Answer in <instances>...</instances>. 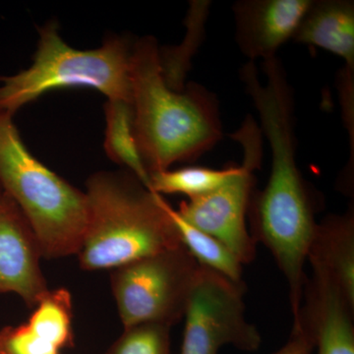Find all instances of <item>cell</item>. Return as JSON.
Listing matches in <instances>:
<instances>
[{
  "label": "cell",
  "mask_w": 354,
  "mask_h": 354,
  "mask_svg": "<svg viewBox=\"0 0 354 354\" xmlns=\"http://www.w3.org/2000/svg\"><path fill=\"white\" fill-rule=\"evenodd\" d=\"M200 268L180 245L113 270L111 291L123 327L160 324L171 328L183 320Z\"/></svg>",
  "instance_id": "5b68a950"
},
{
  "label": "cell",
  "mask_w": 354,
  "mask_h": 354,
  "mask_svg": "<svg viewBox=\"0 0 354 354\" xmlns=\"http://www.w3.org/2000/svg\"><path fill=\"white\" fill-rule=\"evenodd\" d=\"M41 258L29 223L4 193L0 197V293H15L34 308L50 290L41 271Z\"/></svg>",
  "instance_id": "ba28073f"
},
{
  "label": "cell",
  "mask_w": 354,
  "mask_h": 354,
  "mask_svg": "<svg viewBox=\"0 0 354 354\" xmlns=\"http://www.w3.org/2000/svg\"><path fill=\"white\" fill-rule=\"evenodd\" d=\"M169 214L178 232L181 244L198 264L234 283H243V265L227 246L215 237L186 223L171 206Z\"/></svg>",
  "instance_id": "5bb4252c"
},
{
  "label": "cell",
  "mask_w": 354,
  "mask_h": 354,
  "mask_svg": "<svg viewBox=\"0 0 354 354\" xmlns=\"http://www.w3.org/2000/svg\"><path fill=\"white\" fill-rule=\"evenodd\" d=\"M39 31L38 50L29 68L0 77V109L15 114L18 109L55 88H95L108 100L131 102L132 44L113 36L95 50L71 48L62 39L57 23L50 21Z\"/></svg>",
  "instance_id": "277c9868"
},
{
  "label": "cell",
  "mask_w": 354,
  "mask_h": 354,
  "mask_svg": "<svg viewBox=\"0 0 354 354\" xmlns=\"http://www.w3.org/2000/svg\"><path fill=\"white\" fill-rule=\"evenodd\" d=\"M307 262L335 283L354 305V214L330 215L318 223Z\"/></svg>",
  "instance_id": "8fae6325"
},
{
  "label": "cell",
  "mask_w": 354,
  "mask_h": 354,
  "mask_svg": "<svg viewBox=\"0 0 354 354\" xmlns=\"http://www.w3.org/2000/svg\"><path fill=\"white\" fill-rule=\"evenodd\" d=\"M106 354H171V328L160 324L124 328Z\"/></svg>",
  "instance_id": "2e32d148"
},
{
  "label": "cell",
  "mask_w": 354,
  "mask_h": 354,
  "mask_svg": "<svg viewBox=\"0 0 354 354\" xmlns=\"http://www.w3.org/2000/svg\"><path fill=\"white\" fill-rule=\"evenodd\" d=\"M339 95H341L342 115L346 127L351 133L353 140V91L354 69L344 67L339 75Z\"/></svg>",
  "instance_id": "ac0fdd59"
},
{
  "label": "cell",
  "mask_w": 354,
  "mask_h": 354,
  "mask_svg": "<svg viewBox=\"0 0 354 354\" xmlns=\"http://www.w3.org/2000/svg\"><path fill=\"white\" fill-rule=\"evenodd\" d=\"M84 192L88 220L76 255L81 269L114 270L183 245L171 205L131 172H97Z\"/></svg>",
  "instance_id": "7a4b0ae2"
},
{
  "label": "cell",
  "mask_w": 354,
  "mask_h": 354,
  "mask_svg": "<svg viewBox=\"0 0 354 354\" xmlns=\"http://www.w3.org/2000/svg\"><path fill=\"white\" fill-rule=\"evenodd\" d=\"M237 167L232 165L223 169L204 167H184L177 169L153 172L150 174L149 189L156 194L185 195L188 199L207 194L227 181Z\"/></svg>",
  "instance_id": "9a60e30c"
},
{
  "label": "cell",
  "mask_w": 354,
  "mask_h": 354,
  "mask_svg": "<svg viewBox=\"0 0 354 354\" xmlns=\"http://www.w3.org/2000/svg\"><path fill=\"white\" fill-rule=\"evenodd\" d=\"M312 0H241L232 6L235 39L251 62L276 57L293 35Z\"/></svg>",
  "instance_id": "9c48e42d"
},
{
  "label": "cell",
  "mask_w": 354,
  "mask_h": 354,
  "mask_svg": "<svg viewBox=\"0 0 354 354\" xmlns=\"http://www.w3.org/2000/svg\"><path fill=\"white\" fill-rule=\"evenodd\" d=\"M4 194V191L2 189L1 185H0V197L2 196V195Z\"/></svg>",
  "instance_id": "d6986e66"
},
{
  "label": "cell",
  "mask_w": 354,
  "mask_h": 354,
  "mask_svg": "<svg viewBox=\"0 0 354 354\" xmlns=\"http://www.w3.org/2000/svg\"><path fill=\"white\" fill-rule=\"evenodd\" d=\"M291 39L330 51L354 68V2L312 0Z\"/></svg>",
  "instance_id": "7c38bea8"
},
{
  "label": "cell",
  "mask_w": 354,
  "mask_h": 354,
  "mask_svg": "<svg viewBox=\"0 0 354 354\" xmlns=\"http://www.w3.org/2000/svg\"><path fill=\"white\" fill-rule=\"evenodd\" d=\"M73 346V302L64 288L46 291L25 323L0 329V354H60Z\"/></svg>",
  "instance_id": "30bf717a"
},
{
  "label": "cell",
  "mask_w": 354,
  "mask_h": 354,
  "mask_svg": "<svg viewBox=\"0 0 354 354\" xmlns=\"http://www.w3.org/2000/svg\"><path fill=\"white\" fill-rule=\"evenodd\" d=\"M315 351L314 335L308 323L299 317L293 324L290 339L285 346L274 354H311Z\"/></svg>",
  "instance_id": "e0dca14e"
},
{
  "label": "cell",
  "mask_w": 354,
  "mask_h": 354,
  "mask_svg": "<svg viewBox=\"0 0 354 354\" xmlns=\"http://www.w3.org/2000/svg\"><path fill=\"white\" fill-rule=\"evenodd\" d=\"M232 138L243 149V162L227 181L216 189L181 203L176 209L186 223L215 237L227 247L242 265L256 257V243L247 225L249 203L254 192V171L263 160V134L251 115Z\"/></svg>",
  "instance_id": "8992f818"
},
{
  "label": "cell",
  "mask_w": 354,
  "mask_h": 354,
  "mask_svg": "<svg viewBox=\"0 0 354 354\" xmlns=\"http://www.w3.org/2000/svg\"><path fill=\"white\" fill-rule=\"evenodd\" d=\"M130 80L135 138L149 174L195 160L223 138L215 94L197 83L169 87L153 37L132 44Z\"/></svg>",
  "instance_id": "6da1fadb"
},
{
  "label": "cell",
  "mask_w": 354,
  "mask_h": 354,
  "mask_svg": "<svg viewBox=\"0 0 354 354\" xmlns=\"http://www.w3.org/2000/svg\"><path fill=\"white\" fill-rule=\"evenodd\" d=\"M0 185L22 211L43 258L77 255L87 225L85 192L37 160L23 143L12 114L1 109Z\"/></svg>",
  "instance_id": "3957f363"
},
{
  "label": "cell",
  "mask_w": 354,
  "mask_h": 354,
  "mask_svg": "<svg viewBox=\"0 0 354 354\" xmlns=\"http://www.w3.org/2000/svg\"><path fill=\"white\" fill-rule=\"evenodd\" d=\"M244 291V283L200 268L184 315L181 354H218L225 346L246 353L258 351L262 337L246 320Z\"/></svg>",
  "instance_id": "52a82bcc"
},
{
  "label": "cell",
  "mask_w": 354,
  "mask_h": 354,
  "mask_svg": "<svg viewBox=\"0 0 354 354\" xmlns=\"http://www.w3.org/2000/svg\"><path fill=\"white\" fill-rule=\"evenodd\" d=\"M106 133L104 148L116 164L122 165L149 188L150 174L139 152L133 127L131 102L108 100L104 104Z\"/></svg>",
  "instance_id": "4fadbf2b"
}]
</instances>
